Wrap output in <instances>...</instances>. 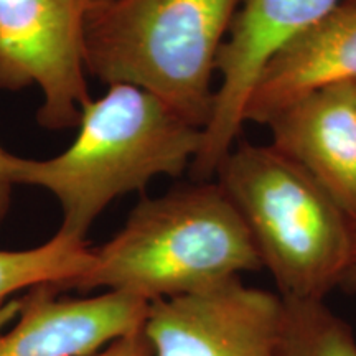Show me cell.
<instances>
[{"mask_svg": "<svg viewBox=\"0 0 356 356\" xmlns=\"http://www.w3.org/2000/svg\"><path fill=\"white\" fill-rule=\"evenodd\" d=\"M78 127L73 144L56 157L12 155L10 178L50 191L63 213L58 231L79 239L115 198L142 191L155 177H180L203 142V129L131 84H113L89 101Z\"/></svg>", "mask_w": 356, "mask_h": 356, "instance_id": "cell-1", "label": "cell"}, {"mask_svg": "<svg viewBox=\"0 0 356 356\" xmlns=\"http://www.w3.org/2000/svg\"><path fill=\"white\" fill-rule=\"evenodd\" d=\"M91 252L86 273L48 286L58 293L106 287L150 304L262 269L241 215L208 180L142 198L124 228Z\"/></svg>", "mask_w": 356, "mask_h": 356, "instance_id": "cell-2", "label": "cell"}, {"mask_svg": "<svg viewBox=\"0 0 356 356\" xmlns=\"http://www.w3.org/2000/svg\"><path fill=\"white\" fill-rule=\"evenodd\" d=\"M215 175L284 300L325 302L343 286L353 221L304 168L270 144L236 142Z\"/></svg>", "mask_w": 356, "mask_h": 356, "instance_id": "cell-3", "label": "cell"}, {"mask_svg": "<svg viewBox=\"0 0 356 356\" xmlns=\"http://www.w3.org/2000/svg\"><path fill=\"white\" fill-rule=\"evenodd\" d=\"M241 0H114L84 15V66L101 83L145 89L200 129L216 61Z\"/></svg>", "mask_w": 356, "mask_h": 356, "instance_id": "cell-4", "label": "cell"}, {"mask_svg": "<svg viewBox=\"0 0 356 356\" xmlns=\"http://www.w3.org/2000/svg\"><path fill=\"white\" fill-rule=\"evenodd\" d=\"M83 0H0V89L38 86L44 129L78 127L91 101Z\"/></svg>", "mask_w": 356, "mask_h": 356, "instance_id": "cell-5", "label": "cell"}, {"mask_svg": "<svg viewBox=\"0 0 356 356\" xmlns=\"http://www.w3.org/2000/svg\"><path fill=\"white\" fill-rule=\"evenodd\" d=\"M286 300L241 277L150 302L144 330L155 356H277Z\"/></svg>", "mask_w": 356, "mask_h": 356, "instance_id": "cell-6", "label": "cell"}, {"mask_svg": "<svg viewBox=\"0 0 356 356\" xmlns=\"http://www.w3.org/2000/svg\"><path fill=\"white\" fill-rule=\"evenodd\" d=\"M340 0H241L216 61L220 84L202 149L191 163L200 181L210 180L238 142L244 109L261 71L289 42L322 20Z\"/></svg>", "mask_w": 356, "mask_h": 356, "instance_id": "cell-7", "label": "cell"}, {"mask_svg": "<svg viewBox=\"0 0 356 356\" xmlns=\"http://www.w3.org/2000/svg\"><path fill=\"white\" fill-rule=\"evenodd\" d=\"M149 305L126 292L68 299L48 284L37 286L19 304V322L0 333V356H91L140 328Z\"/></svg>", "mask_w": 356, "mask_h": 356, "instance_id": "cell-8", "label": "cell"}, {"mask_svg": "<svg viewBox=\"0 0 356 356\" xmlns=\"http://www.w3.org/2000/svg\"><path fill=\"white\" fill-rule=\"evenodd\" d=\"M275 147L356 218V96L353 83L312 92L266 124Z\"/></svg>", "mask_w": 356, "mask_h": 356, "instance_id": "cell-9", "label": "cell"}, {"mask_svg": "<svg viewBox=\"0 0 356 356\" xmlns=\"http://www.w3.org/2000/svg\"><path fill=\"white\" fill-rule=\"evenodd\" d=\"M350 83H356V0H340L270 58L249 96L244 122L266 126L302 97Z\"/></svg>", "mask_w": 356, "mask_h": 356, "instance_id": "cell-10", "label": "cell"}, {"mask_svg": "<svg viewBox=\"0 0 356 356\" xmlns=\"http://www.w3.org/2000/svg\"><path fill=\"white\" fill-rule=\"evenodd\" d=\"M91 261L86 241L61 231L37 248L0 251V320L8 317L2 305L15 292L43 284L61 286L86 273Z\"/></svg>", "mask_w": 356, "mask_h": 356, "instance_id": "cell-11", "label": "cell"}, {"mask_svg": "<svg viewBox=\"0 0 356 356\" xmlns=\"http://www.w3.org/2000/svg\"><path fill=\"white\" fill-rule=\"evenodd\" d=\"M277 356H356V337L325 302L286 300Z\"/></svg>", "mask_w": 356, "mask_h": 356, "instance_id": "cell-12", "label": "cell"}, {"mask_svg": "<svg viewBox=\"0 0 356 356\" xmlns=\"http://www.w3.org/2000/svg\"><path fill=\"white\" fill-rule=\"evenodd\" d=\"M97 356H155L152 341L144 330V325L127 335L115 338Z\"/></svg>", "mask_w": 356, "mask_h": 356, "instance_id": "cell-13", "label": "cell"}, {"mask_svg": "<svg viewBox=\"0 0 356 356\" xmlns=\"http://www.w3.org/2000/svg\"><path fill=\"white\" fill-rule=\"evenodd\" d=\"M10 160L12 154L0 147V226H2L8 208H10L12 188L15 186L10 178Z\"/></svg>", "mask_w": 356, "mask_h": 356, "instance_id": "cell-14", "label": "cell"}, {"mask_svg": "<svg viewBox=\"0 0 356 356\" xmlns=\"http://www.w3.org/2000/svg\"><path fill=\"white\" fill-rule=\"evenodd\" d=\"M341 289H346V291L350 292H356V218L353 220V254H351V264Z\"/></svg>", "mask_w": 356, "mask_h": 356, "instance_id": "cell-15", "label": "cell"}, {"mask_svg": "<svg viewBox=\"0 0 356 356\" xmlns=\"http://www.w3.org/2000/svg\"><path fill=\"white\" fill-rule=\"evenodd\" d=\"M83 2H84V7H86V10H89V8L108 6V3L114 2V0H83Z\"/></svg>", "mask_w": 356, "mask_h": 356, "instance_id": "cell-16", "label": "cell"}, {"mask_svg": "<svg viewBox=\"0 0 356 356\" xmlns=\"http://www.w3.org/2000/svg\"><path fill=\"white\" fill-rule=\"evenodd\" d=\"M353 89H355V96H356V83H353Z\"/></svg>", "mask_w": 356, "mask_h": 356, "instance_id": "cell-17", "label": "cell"}]
</instances>
